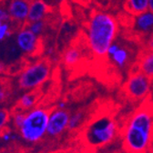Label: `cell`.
I'll return each mask as SVG.
<instances>
[{
	"label": "cell",
	"instance_id": "1",
	"mask_svg": "<svg viewBox=\"0 0 153 153\" xmlns=\"http://www.w3.org/2000/svg\"><path fill=\"white\" fill-rule=\"evenodd\" d=\"M127 153H147L153 143V108L146 101L135 109L120 129Z\"/></svg>",
	"mask_w": 153,
	"mask_h": 153
},
{
	"label": "cell",
	"instance_id": "2",
	"mask_svg": "<svg viewBox=\"0 0 153 153\" xmlns=\"http://www.w3.org/2000/svg\"><path fill=\"white\" fill-rule=\"evenodd\" d=\"M119 31L117 19L111 14L94 10L87 24V46L94 59L103 60L116 39Z\"/></svg>",
	"mask_w": 153,
	"mask_h": 153
},
{
	"label": "cell",
	"instance_id": "3",
	"mask_svg": "<svg viewBox=\"0 0 153 153\" xmlns=\"http://www.w3.org/2000/svg\"><path fill=\"white\" fill-rule=\"evenodd\" d=\"M119 132V124L115 114L109 110L95 113L81 131V140L90 149H97L109 144Z\"/></svg>",
	"mask_w": 153,
	"mask_h": 153
},
{
	"label": "cell",
	"instance_id": "4",
	"mask_svg": "<svg viewBox=\"0 0 153 153\" xmlns=\"http://www.w3.org/2000/svg\"><path fill=\"white\" fill-rule=\"evenodd\" d=\"M50 108L36 106L26 112L25 120L17 130L20 139L28 144H36L47 136Z\"/></svg>",
	"mask_w": 153,
	"mask_h": 153
},
{
	"label": "cell",
	"instance_id": "5",
	"mask_svg": "<svg viewBox=\"0 0 153 153\" xmlns=\"http://www.w3.org/2000/svg\"><path fill=\"white\" fill-rule=\"evenodd\" d=\"M51 69V62L48 59H40L27 66L17 78L18 88L26 92L37 89L48 80Z\"/></svg>",
	"mask_w": 153,
	"mask_h": 153
},
{
	"label": "cell",
	"instance_id": "6",
	"mask_svg": "<svg viewBox=\"0 0 153 153\" xmlns=\"http://www.w3.org/2000/svg\"><path fill=\"white\" fill-rule=\"evenodd\" d=\"M153 79L133 68L128 76L121 92L124 99L131 102L143 101L150 92Z\"/></svg>",
	"mask_w": 153,
	"mask_h": 153
},
{
	"label": "cell",
	"instance_id": "7",
	"mask_svg": "<svg viewBox=\"0 0 153 153\" xmlns=\"http://www.w3.org/2000/svg\"><path fill=\"white\" fill-rule=\"evenodd\" d=\"M70 112L66 108H53L50 112L47 128V136L49 138H57L68 129Z\"/></svg>",
	"mask_w": 153,
	"mask_h": 153
},
{
	"label": "cell",
	"instance_id": "8",
	"mask_svg": "<svg viewBox=\"0 0 153 153\" xmlns=\"http://www.w3.org/2000/svg\"><path fill=\"white\" fill-rule=\"evenodd\" d=\"M16 43L19 50L27 56L37 55L41 47L39 36L33 34L27 26L18 28L16 35Z\"/></svg>",
	"mask_w": 153,
	"mask_h": 153
},
{
	"label": "cell",
	"instance_id": "9",
	"mask_svg": "<svg viewBox=\"0 0 153 153\" xmlns=\"http://www.w3.org/2000/svg\"><path fill=\"white\" fill-rule=\"evenodd\" d=\"M10 22L18 28L27 26L30 2L27 0H5Z\"/></svg>",
	"mask_w": 153,
	"mask_h": 153
},
{
	"label": "cell",
	"instance_id": "10",
	"mask_svg": "<svg viewBox=\"0 0 153 153\" xmlns=\"http://www.w3.org/2000/svg\"><path fill=\"white\" fill-rule=\"evenodd\" d=\"M50 12L49 5L44 0H38L30 3L27 23L44 20Z\"/></svg>",
	"mask_w": 153,
	"mask_h": 153
},
{
	"label": "cell",
	"instance_id": "11",
	"mask_svg": "<svg viewBox=\"0 0 153 153\" xmlns=\"http://www.w3.org/2000/svg\"><path fill=\"white\" fill-rule=\"evenodd\" d=\"M83 59V49L79 45H71L66 49L63 55V62L68 68L79 66Z\"/></svg>",
	"mask_w": 153,
	"mask_h": 153
},
{
	"label": "cell",
	"instance_id": "12",
	"mask_svg": "<svg viewBox=\"0 0 153 153\" xmlns=\"http://www.w3.org/2000/svg\"><path fill=\"white\" fill-rule=\"evenodd\" d=\"M134 68L153 79V51L145 50L142 52L140 55L138 62Z\"/></svg>",
	"mask_w": 153,
	"mask_h": 153
},
{
	"label": "cell",
	"instance_id": "13",
	"mask_svg": "<svg viewBox=\"0 0 153 153\" xmlns=\"http://www.w3.org/2000/svg\"><path fill=\"white\" fill-rule=\"evenodd\" d=\"M39 95H37L36 90L27 91L21 95L16 103V108L21 109L23 111H28L36 107Z\"/></svg>",
	"mask_w": 153,
	"mask_h": 153
},
{
	"label": "cell",
	"instance_id": "14",
	"mask_svg": "<svg viewBox=\"0 0 153 153\" xmlns=\"http://www.w3.org/2000/svg\"><path fill=\"white\" fill-rule=\"evenodd\" d=\"M134 26L139 32L147 33L151 31L153 29V13L147 11L136 16Z\"/></svg>",
	"mask_w": 153,
	"mask_h": 153
},
{
	"label": "cell",
	"instance_id": "15",
	"mask_svg": "<svg viewBox=\"0 0 153 153\" xmlns=\"http://www.w3.org/2000/svg\"><path fill=\"white\" fill-rule=\"evenodd\" d=\"M124 8L130 15H140L149 11V0H125Z\"/></svg>",
	"mask_w": 153,
	"mask_h": 153
},
{
	"label": "cell",
	"instance_id": "16",
	"mask_svg": "<svg viewBox=\"0 0 153 153\" xmlns=\"http://www.w3.org/2000/svg\"><path fill=\"white\" fill-rule=\"evenodd\" d=\"M108 56L111 57V60L119 68H124L129 59L128 52L125 48H120V47H119V48L116 51Z\"/></svg>",
	"mask_w": 153,
	"mask_h": 153
},
{
	"label": "cell",
	"instance_id": "17",
	"mask_svg": "<svg viewBox=\"0 0 153 153\" xmlns=\"http://www.w3.org/2000/svg\"><path fill=\"white\" fill-rule=\"evenodd\" d=\"M84 117H85V114L82 110H79V111L75 112L74 114H72L69 119L68 130L72 131V130L79 128L80 127V125L82 124Z\"/></svg>",
	"mask_w": 153,
	"mask_h": 153
},
{
	"label": "cell",
	"instance_id": "18",
	"mask_svg": "<svg viewBox=\"0 0 153 153\" xmlns=\"http://www.w3.org/2000/svg\"><path fill=\"white\" fill-rule=\"evenodd\" d=\"M26 112L27 111H23L21 109L18 108H15L12 111L11 114V123L13 125V128H16V130L17 131L19 129V128L21 127L25 117H26Z\"/></svg>",
	"mask_w": 153,
	"mask_h": 153
},
{
	"label": "cell",
	"instance_id": "19",
	"mask_svg": "<svg viewBox=\"0 0 153 153\" xmlns=\"http://www.w3.org/2000/svg\"><path fill=\"white\" fill-rule=\"evenodd\" d=\"M12 111L5 107H0V132L7 128L11 122Z\"/></svg>",
	"mask_w": 153,
	"mask_h": 153
},
{
	"label": "cell",
	"instance_id": "20",
	"mask_svg": "<svg viewBox=\"0 0 153 153\" xmlns=\"http://www.w3.org/2000/svg\"><path fill=\"white\" fill-rule=\"evenodd\" d=\"M45 26H46V23H45V20H41V21H36V22H32V23H27V28L33 33L35 34L36 36H39L44 29H45Z\"/></svg>",
	"mask_w": 153,
	"mask_h": 153
},
{
	"label": "cell",
	"instance_id": "21",
	"mask_svg": "<svg viewBox=\"0 0 153 153\" xmlns=\"http://www.w3.org/2000/svg\"><path fill=\"white\" fill-rule=\"evenodd\" d=\"M19 137V134L18 133H13L11 130L7 129V128H5L4 130H2L0 132V139H1L4 142H10V141H13V140H16V138ZM20 138V137H19Z\"/></svg>",
	"mask_w": 153,
	"mask_h": 153
},
{
	"label": "cell",
	"instance_id": "22",
	"mask_svg": "<svg viewBox=\"0 0 153 153\" xmlns=\"http://www.w3.org/2000/svg\"><path fill=\"white\" fill-rule=\"evenodd\" d=\"M12 31L9 22H2L0 25V41L6 39L7 37L10 36Z\"/></svg>",
	"mask_w": 153,
	"mask_h": 153
},
{
	"label": "cell",
	"instance_id": "23",
	"mask_svg": "<svg viewBox=\"0 0 153 153\" xmlns=\"http://www.w3.org/2000/svg\"><path fill=\"white\" fill-rule=\"evenodd\" d=\"M0 21L1 22H10L9 15L5 4V0H0Z\"/></svg>",
	"mask_w": 153,
	"mask_h": 153
},
{
	"label": "cell",
	"instance_id": "24",
	"mask_svg": "<svg viewBox=\"0 0 153 153\" xmlns=\"http://www.w3.org/2000/svg\"><path fill=\"white\" fill-rule=\"evenodd\" d=\"M8 96H9V94L7 92V89L2 86H0V104L4 103L7 100Z\"/></svg>",
	"mask_w": 153,
	"mask_h": 153
},
{
	"label": "cell",
	"instance_id": "25",
	"mask_svg": "<svg viewBox=\"0 0 153 153\" xmlns=\"http://www.w3.org/2000/svg\"><path fill=\"white\" fill-rule=\"evenodd\" d=\"M146 51H153V32L146 43Z\"/></svg>",
	"mask_w": 153,
	"mask_h": 153
},
{
	"label": "cell",
	"instance_id": "26",
	"mask_svg": "<svg viewBox=\"0 0 153 153\" xmlns=\"http://www.w3.org/2000/svg\"><path fill=\"white\" fill-rule=\"evenodd\" d=\"M144 100H146L153 108V84H152V87H151V89H150L149 94L148 95V97Z\"/></svg>",
	"mask_w": 153,
	"mask_h": 153
},
{
	"label": "cell",
	"instance_id": "27",
	"mask_svg": "<svg viewBox=\"0 0 153 153\" xmlns=\"http://www.w3.org/2000/svg\"><path fill=\"white\" fill-rule=\"evenodd\" d=\"M6 69H7V66H6V64H4V63H2V62H0V73L5 72V71H6Z\"/></svg>",
	"mask_w": 153,
	"mask_h": 153
},
{
	"label": "cell",
	"instance_id": "28",
	"mask_svg": "<svg viewBox=\"0 0 153 153\" xmlns=\"http://www.w3.org/2000/svg\"><path fill=\"white\" fill-rule=\"evenodd\" d=\"M149 11L153 13V0H149Z\"/></svg>",
	"mask_w": 153,
	"mask_h": 153
},
{
	"label": "cell",
	"instance_id": "29",
	"mask_svg": "<svg viewBox=\"0 0 153 153\" xmlns=\"http://www.w3.org/2000/svg\"><path fill=\"white\" fill-rule=\"evenodd\" d=\"M59 108H66V103L65 102H59L56 106Z\"/></svg>",
	"mask_w": 153,
	"mask_h": 153
},
{
	"label": "cell",
	"instance_id": "30",
	"mask_svg": "<svg viewBox=\"0 0 153 153\" xmlns=\"http://www.w3.org/2000/svg\"><path fill=\"white\" fill-rule=\"evenodd\" d=\"M149 153H153V143H152V145L150 146V148L149 149Z\"/></svg>",
	"mask_w": 153,
	"mask_h": 153
},
{
	"label": "cell",
	"instance_id": "31",
	"mask_svg": "<svg viewBox=\"0 0 153 153\" xmlns=\"http://www.w3.org/2000/svg\"><path fill=\"white\" fill-rule=\"evenodd\" d=\"M27 1L31 3V2H34V1H38V0H27Z\"/></svg>",
	"mask_w": 153,
	"mask_h": 153
},
{
	"label": "cell",
	"instance_id": "32",
	"mask_svg": "<svg viewBox=\"0 0 153 153\" xmlns=\"http://www.w3.org/2000/svg\"><path fill=\"white\" fill-rule=\"evenodd\" d=\"M59 1H61V2H63V1H66V0H59Z\"/></svg>",
	"mask_w": 153,
	"mask_h": 153
},
{
	"label": "cell",
	"instance_id": "33",
	"mask_svg": "<svg viewBox=\"0 0 153 153\" xmlns=\"http://www.w3.org/2000/svg\"><path fill=\"white\" fill-rule=\"evenodd\" d=\"M1 23H2V22H1V21H0V25H1Z\"/></svg>",
	"mask_w": 153,
	"mask_h": 153
},
{
	"label": "cell",
	"instance_id": "34",
	"mask_svg": "<svg viewBox=\"0 0 153 153\" xmlns=\"http://www.w3.org/2000/svg\"><path fill=\"white\" fill-rule=\"evenodd\" d=\"M7 153H8V152H7Z\"/></svg>",
	"mask_w": 153,
	"mask_h": 153
}]
</instances>
